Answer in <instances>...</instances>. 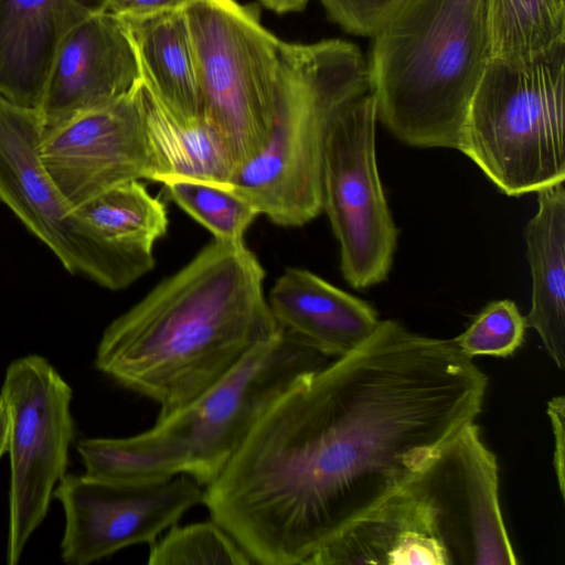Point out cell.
<instances>
[{"label": "cell", "instance_id": "6da1fadb", "mask_svg": "<svg viewBox=\"0 0 565 565\" xmlns=\"http://www.w3.org/2000/svg\"><path fill=\"white\" fill-rule=\"evenodd\" d=\"M487 387L452 339L381 320L266 412L202 503L255 564L303 565L475 423Z\"/></svg>", "mask_w": 565, "mask_h": 565}, {"label": "cell", "instance_id": "7a4b0ae2", "mask_svg": "<svg viewBox=\"0 0 565 565\" xmlns=\"http://www.w3.org/2000/svg\"><path fill=\"white\" fill-rule=\"evenodd\" d=\"M264 280L244 242L213 239L108 324L96 367L173 413L280 331Z\"/></svg>", "mask_w": 565, "mask_h": 565}, {"label": "cell", "instance_id": "3957f363", "mask_svg": "<svg viewBox=\"0 0 565 565\" xmlns=\"http://www.w3.org/2000/svg\"><path fill=\"white\" fill-rule=\"evenodd\" d=\"M331 359L280 328L231 372L139 434L76 445L85 475L115 481H215L266 412Z\"/></svg>", "mask_w": 565, "mask_h": 565}, {"label": "cell", "instance_id": "277c9868", "mask_svg": "<svg viewBox=\"0 0 565 565\" xmlns=\"http://www.w3.org/2000/svg\"><path fill=\"white\" fill-rule=\"evenodd\" d=\"M491 60L487 0H404L366 61L377 119L406 145L459 150Z\"/></svg>", "mask_w": 565, "mask_h": 565}, {"label": "cell", "instance_id": "5b68a950", "mask_svg": "<svg viewBox=\"0 0 565 565\" xmlns=\"http://www.w3.org/2000/svg\"><path fill=\"white\" fill-rule=\"evenodd\" d=\"M370 92L361 50L342 39L280 42L276 109L268 141L237 168L228 188L280 226L322 212V151L331 116Z\"/></svg>", "mask_w": 565, "mask_h": 565}, {"label": "cell", "instance_id": "8992f818", "mask_svg": "<svg viewBox=\"0 0 565 565\" xmlns=\"http://www.w3.org/2000/svg\"><path fill=\"white\" fill-rule=\"evenodd\" d=\"M564 97L565 46L521 67L491 60L459 151L507 195L564 181Z\"/></svg>", "mask_w": 565, "mask_h": 565}, {"label": "cell", "instance_id": "52a82bcc", "mask_svg": "<svg viewBox=\"0 0 565 565\" xmlns=\"http://www.w3.org/2000/svg\"><path fill=\"white\" fill-rule=\"evenodd\" d=\"M183 10L203 118L221 139L235 171L268 141L276 109L281 40L263 25L253 4L190 0Z\"/></svg>", "mask_w": 565, "mask_h": 565}, {"label": "cell", "instance_id": "ba28073f", "mask_svg": "<svg viewBox=\"0 0 565 565\" xmlns=\"http://www.w3.org/2000/svg\"><path fill=\"white\" fill-rule=\"evenodd\" d=\"M376 121L370 90L331 116L323 141L322 210L340 245L343 277L356 289L386 279L397 243L377 171Z\"/></svg>", "mask_w": 565, "mask_h": 565}, {"label": "cell", "instance_id": "9c48e42d", "mask_svg": "<svg viewBox=\"0 0 565 565\" xmlns=\"http://www.w3.org/2000/svg\"><path fill=\"white\" fill-rule=\"evenodd\" d=\"M0 395L10 422L7 563L15 565L66 475L73 392L45 358L31 354L9 364Z\"/></svg>", "mask_w": 565, "mask_h": 565}, {"label": "cell", "instance_id": "30bf717a", "mask_svg": "<svg viewBox=\"0 0 565 565\" xmlns=\"http://www.w3.org/2000/svg\"><path fill=\"white\" fill-rule=\"evenodd\" d=\"M38 110L0 96V202L57 257L64 268L110 289H125L110 254L66 202L39 156Z\"/></svg>", "mask_w": 565, "mask_h": 565}, {"label": "cell", "instance_id": "8fae6325", "mask_svg": "<svg viewBox=\"0 0 565 565\" xmlns=\"http://www.w3.org/2000/svg\"><path fill=\"white\" fill-rule=\"evenodd\" d=\"M203 492L186 476L115 481L65 475L53 493L65 513L62 559L86 565L131 545H149L202 503Z\"/></svg>", "mask_w": 565, "mask_h": 565}, {"label": "cell", "instance_id": "7c38bea8", "mask_svg": "<svg viewBox=\"0 0 565 565\" xmlns=\"http://www.w3.org/2000/svg\"><path fill=\"white\" fill-rule=\"evenodd\" d=\"M427 504L451 565H515L499 499V466L468 425L409 484Z\"/></svg>", "mask_w": 565, "mask_h": 565}, {"label": "cell", "instance_id": "4fadbf2b", "mask_svg": "<svg viewBox=\"0 0 565 565\" xmlns=\"http://www.w3.org/2000/svg\"><path fill=\"white\" fill-rule=\"evenodd\" d=\"M138 84L109 103L43 130L40 160L74 210L122 183L152 181Z\"/></svg>", "mask_w": 565, "mask_h": 565}, {"label": "cell", "instance_id": "5bb4252c", "mask_svg": "<svg viewBox=\"0 0 565 565\" xmlns=\"http://www.w3.org/2000/svg\"><path fill=\"white\" fill-rule=\"evenodd\" d=\"M140 71L116 15L100 9L61 41L39 107L44 129L132 90Z\"/></svg>", "mask_w": 565, "mask_h": 565}, {"label": "cell", "instance_id": "9a60e30c", "mask_svg": "<svg viewBox=\"0 0 565 565\" xmlns=\"http://www.w3.org/2000/svg\"><path fill=\"white\" fill-rule=\"evenodd\" d=\"M102 0H0V96L39 110L57 47Z\"/></svg>", "mask_w": 565, "mask_h": 565}, {"label": "cell", "instance_id": "2e32d148", "mask_svg": "<svg viewBox=\"0 0 565 565\" xmlns=\"http://www.w3.org/2000/svg\"><path fill=\"white\" fill-rule=\"evenodd\" d=\"M449 565L427 504L409 486L360 518L303 565Z\"/></svg>", "mask_w": 565, "mask_h": 565}, {"label": "cell", "instance_id": "e0dca14e", "mask_svg": "<svg viewBox=\"0 0 565 565\" xmlns=\"http://www.w3.org/2000/svg\"><path fill=\"white\" fill-rule=\"evenodd\" d=\"M267 300L281 329L330 359L358 348L381 321L369 302L301 268H287Z\"/></svg>", "mask_w": 565, "mask_h": 565}, {"label": "cell", "instance_id": "ac0fdd59", "mask_svg": "<svg viewBox=\"0 0 565 565\" xmlns=\"http://www.w3.org/2000/svg\"><path fill=\"white\" fill-rule=\"evenodd\" d=\"M116 17L132 45L141 81L173 113L185 118L203 117L183 7Z\"/></svg>", "mask_w": 565, "mask_h": 565}, {"label": "cell", "instance_id": "d6986e66", "mask_svg": "<svg viewBox=\"0 0 565 565\" xmlns=\"http://www.w3.org/2000/svg\"><path fill=\"white\" fill-rule=\"evenodd\" d=\"M537 211L524 238L532 276L526 326L540 335L559 370L565 366V188L564 181L537 192Z\"/></svg>", "mask_w": 565, "mask_h": 565}, {"label": "cell", "instance_id": "ffe728a7", "mask_svg": "<svg viewBox=\"0 0 565 565\" xmlns=\"http://www.w3.org/2000/svg\"><path fill=\"white\" fill-rule=\"evenodd\" d=\"M97 234L127 287L152 270L153 247L166 235V205L139 180L115 186L75 210Z\"/></svg>", "mask_w": 565, "mask_h": 565}, {"label": "cell", "instance_id": "44dd1931", "mask_svg": "<svg viewBox=\"0 0 565 565\" xmlns=\"http://www.w3.org/2000/svg\"><path fill=\"white\" fill-rule=\"evenodd\" d=\"M137 94L154 170L151 182L186 178L230 184L234 167L221 139L203 117L185 118L173 113L141 78Z\"/></svg>", "mask_w": 565, "mask_h": 565}, {"label": "cell", "instance_id": "7402d4cb", "mask_svg": "<svg viewBox=\"0 0 565 565\" xmlns=\"http://www.w3.org/2000/svg\"><path fill=\"white\" fill-rule=\"evenodd\" d=\"M492 60L521 67L565 46V0H487Z\"/></svg>", "mask_w": 565, "mask_h": 565}, {"label": "cell", "instance_id": "603a6c76", "mask_svg": "<svg viewBox=\"0 0 565 565\" xmlns=\"http://www.w3.org/2000/svg\"><path fill=\"white\" fill-rule=\"evenodd\" d=\"M169 198L214 239L244 242V235L258 211L228 185L209 181L171 178L162 182Z\"/></svg>", "mask_w": 565, "mask_h": 565}, {"label": "cell", "instance_id": "cb8c5ba5", "mask_svg": "<svg viewBox=\"0 0 565 565\" xmlns=\"http://www.w3.org/2000/svg\"><path fill=\"white\" fill-rule=\"evenodd\" d=\"M150 565L231 564L250 565L253 559L214 520L172 525L149 544Z\"/></svg>", "mask_w": 565, "mask_h": 565}, {"label": "cell", "instance_id": "d4e9b609", "mask_svg": "<svg viewBox=\"0 0 565 565\" xmlns=\"http://www.w3.org/2000/svg\"><path fill=\"white\" fill-rule=\"evenodd\" d=\"M526 327V319L515 302L495 300L488 303L452 340L471 359L481 355L508 358L522 345Z\"/></svg>", "mask_w": 565, "mask_h": 565}, {"label": "cell", "instance_id": "484cf974", "mask_svg": "<svg viewBox=\"0 0 565 565\" xmlns=\"http://www.w3.org/2000/svg\"><path fill=\"white\" fill-rule=\"evenodd\" d=\"M329 19L345 32L372 38L404 0H320Z\"/></svg>", "mask_w": 565, "mask_h": 565}, {"label": "cell", "instance_id": "4316f807", "mask_svg": "<svg viewBox=\"0 0 565 565\" xmlns=\"http://www.w3.org/2000/svg\"><path fill=\"white\" fill-rule=\"evenodd\" d=\"M554 436L553 463L556 473L561 495L565 492V399L564 396H555L547 403L546 408Z\"/></svg>", "mask_w": 565, "mask_h": 565}, {"label": "cell", "instance_id": "83f0119b", "mask_svg": "<svg viewBox=\"0 0 565 565\" xmlns=\"http://www.w3.org/2000/svg\"><path fill=\"white\" fill-rule=\"evenodd\" d=\"M190 0H102L103 10L114 15L145 14L184 7Z\"/></svg>", "mask_w": 565, "mask_h": 565}, {"label": "cell", "instance_id": "f1b7e54d", "mask_svg": "<svg viewBox=\"0 0 565 565\" xmlns=\"http://www.w3.org/2000/svg\"><path fill=\"white\" fill-rule=\"evenodd\" d=\"M265 8L276 13H289L303 10L310 0H258Z\"/></svg>", "mask_w": 565, "mask_h": 565}, {"label": "cell", "instance_id": "f546056e", "mask_svg": "<svg viewBox=\"0 0 565 565\" xmlns=\"http://www.w3.org/2000/svg\"><path fill=\"white\" fill-rule=\"evenodd\" d=\"M10 422L6 403L0 395V458L8 451Z\"/></svg>", "mask_w": 565, "mask_h": 565}]
</instances>
